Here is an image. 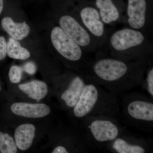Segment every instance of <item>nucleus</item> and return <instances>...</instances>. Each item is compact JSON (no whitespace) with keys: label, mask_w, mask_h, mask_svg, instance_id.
I'll use <instances>...</instances> for the list:
<instances>
[{"label":"nucleus","mask_w":153,"mask_h":153,"mask_svg":"<svg viewBox=\"0 0 153 153\" xmlns=\"http://www.w3.org/2000/svg\"><path fill=\"white\" fill-rule=\"evenodd\" d=\"M93 60H88L84 75L94 82L117 94L128 92L143 82L146 70L151 60L126 61L97 52Z\"/></svg>","instance_id":"f257e3e1"},{"label":"nucleus","mask_w":153,"mask_h":153,"mask_svg":"<svg viewBox=\"0 0 153 153\" xmlns=\"http://www.w3.org/2000/svg\"><path fill=\"white\" fill-rule=\"evenodd\" d=\"M105 46L111 57L124 61L152 60V38L127 27L110 32Z\"/></svg>","instance_id":"f03ea898"},{"label":"nucleus","mask_w":153,"mask_h":153,"mask_svg":"<svg viewBox=\"0 0 153 153\" xmlns=\"http://www.w3.org/2000/svg\"><path fill=\"white\" fill-rule=\"evenodd\" d=\"M73 113L82 119L100 116L118 119L121 115L117 95L87 79Z\"/></svg>","instance_id":"7ed1b4c3"},{"label":"nucleus","mask_w":153,"mask_h":153,"mask_svg":"<svg viewBox=\"0 0 153 153\" xmlns=\"http://www.w3.org/2000/svg\"><path fill=\"white\" fill-rule=\"evenodd\" d=\"M123 118L131 125L145 131L153 127V102L146 96L132 93L123 96Z\"/></svg>","instance_id":"20e7f679"},{"label":"nucleus","mask_w":153,"mask_h":153,"mask_svg":"<svg viewBox=\"0 0 153 153\" xmlns=\"http://www.w3.org/2000/svg\"><path fill=\"white\" fill-rule=\"evenodd\" d=\"M86 140L96 145H105L111 142L124 132L118 119L110 117H88L84 118Z\"/></svg>","instance_id":"39448f33"},{"label":"nucleus","mask_w":153,"mask_h":153,"mask_svg":"<svg viewBox=\"0 0 153 153\" xmlns=\"http://www.w3.org/2000/svg\"><path fill=\"white\" fill-rule=\"evenodd\" d=\"M124 24L152 37L153 12L146 0H128Z\"/></svg>","instance_id":"423d86ee"},{"label":"nucleus","mask_w":153,"mask_h":153,"mask_svg":"<svg viewBox=\"0 0 153 153\" xmlns=\"http://www.w3.org/2000/svg\"><path fill=\"white\" fill-rule=\"evenodd\" d=\"M51 39L53 47L61 57L69 62L81 63L84 69L89 60L88 53L59 26L52 29Z\"/></svg>","instance_id":"0eeeda50"},{"label":"nucleus","mask_w":153,"mask_h":153,"mask_svg":"<svg viewBox=\"0 0 153 153\" xmlns=\"http://www.w3.org/2000/svg\"><path fill=\"white\" fill-rule=\"evenodd\" d=\"M59 27L88 54L100 51V47L83 27L76 16L62 14L59 19Z\"/></svg>","instance_id":"6e6552de"},{"label":"nucleus","mask_w":153,"mask_h":153,"mask_svg":"<svg viewBox=\"0 0 153 153\" xmlns=\"http://www.w3.org/2000/svg\"><path fill=\"white\" fill-rule=\"evenodd\" d=\"M106 147L110 151L117 153H146L151 151V146L147 141L124 132Z\"/></svg>","instance_id":"1a4fd4ad"},{"label":"nucleus","mask_w":153,"mask_h":153,"mask_svg":"<svg viewBox=\"0 0 153 153\" xmlns=\"http://www.w3.org/2000/svg\"><path fill=\"white\" fill-rule=\"evenodd\" d=\"M95 6L106 26H112L119 23L124 24L126 9L118 7L113 0H96Z\"/></svg>","instance_id":"9d476101"},{"label":"nucleus","mask_w":153,"mask_h":153,"mask_svg":"<svg viewBox=\"0 0 153 153\" xmlns=\"http://www.w3.org/2000/svg\"><path fill=\"white\" fill-rule=\"evenodd\" d=\"M14 114L23 117L38 118L47 116L51 112V109L44 103L15 102L11 106Z\"/></svg>","instance_id":"9b49d317"},{"label":"nucleus","mask_w":153,"mask_h":153,"mask_svg":"<svg viewBox=\"0 0 153 153\" xmlns=\"http://www.w3.org/2000/svg\"><path fill=\"white\" fill-rule=\"evenodd\" d=\"M87 79L84 75H75L71 78L67 87L63 91L60 98L66 106L73 108L79 100Z\"/></svg>","instance_id":"f8f14e48"},{"label":"nucleus","mask_w":153,"mask_h":153,"mask_svg":"<svg viewBox=\"0 0 153 153\" xmlns=\"http://www.w3.org/2000/svg\"><path fill=\"white\" fill-rule=\"evenodd\" d=\"M36 134V127L32 124H23L15 130V143L17 148L26 151L31 146Z\"/></svg>","instance_id":"ddd939ff"},{"label":"nucleus","mask_w":153,"mask_h":153,"mask_svg":"<svg viewBox=\"0 0 153 153\" xmlns=\"http://www.w3.org/2000/svg\"><path fill=\"white\" fill-rule=\"evenodd\" d=\"M4 30L16 40H22L26 38L30 32V27L25 22L16 23L10 17H5L1 21Z\"/></svg>","instance_id":"4468645a"},{"label":"nucleus","mask_w":153,"mask_h":153,"mask_svg":"<svg viewBox=\"0 0 153 153\" xmlns=\"http://www.w3.org/2000/svg\"><path fill=\"white\" fill-rule=\"evenodd\" d=\"M19 87L29 97L38 101L44 98L48 93V86L46 82L39 80H33L20 84Z\"/></svg>","instance_id":"2eb2a0df"},{"label":"nucleus","mask_w":153,"mask_h":153,"mask_svg":"<svg viewBox=\"0 0 153 153\" xmlns=\"http://www.w3.org/2000/svg\"><path fill=\"white\" fill-rule=\"evenodd\" d=\"M7 52L9 57L17 60H27L31 55L29 50L22 47L17 40L12 38L7 43Z\"/></svg>","instance_id":"dca6fc26"},{"label":"nucleus","mask_w":153,"mask_h":153,"mask_svg":"<svg viewBox=\"0 0 153 153\" xmlns=\"http://www.w3.org/2000/svg\"><path fill=\"white\" fill-rule=\"evenodd\" d=\"M17 147L12 137L0 132V152L2 153H16Z\"/></svg>","instance_id":"f3484780"},{"label":"nucleus","mask_w":153,"mask_h":153,"mask_svg":"<svg viewBox=\"0 0 153 153\" xmlns=\"http://www.w3.org/2000/svg\"><path fill=\"white\" fill-rule=\"evenodd\" d=\"M143 83L151 98L153 97V62L149 64L145 74Z\"/></svg>","instance_id":"a211bd4d"},{"label":"nucleus","mask_w":153,"mask_h":153,"mask_svg":"<svg viewBox=\"0 0 153 153\" xmlns=\"http://www.w3.org/2000/svg\"><path fill=\"white\" fill-rule=\"evenodd\" d=\"M22 68L20 66H13L10 68L9 72V77L12 83H19L22 79Z\"/></svg>","instance_id":"6ab92c4d"},{"label":"nucleus","mask_w":153,"mask_h":153,"mask_svg":"<svg viewBox=\"0 0 153 153\" xmlns=\"http://www.w3.org/2000/svg\"><path fill=\"white\" fill-rule=\"evenodd\" d=\"M7 43L3 36H0V60L4 59L7 55Z\"/></svg>","instance_id":"aec40b11"},{"label":"nucleus","mask_w":153,"mask_h":153,"mask_svg":"<svg viewBox=\"0 0 153 153\" xmlns=\"http://www.w3.org/2000/svg\"><path fill=\"white\" fill-rule=\"evenodd\" d=\"M24 68L27 73L30 74H35L37 70L36 64L32 62H29L25 63L24 65Z\"/></svg>","instance_id":"412c9836"},{"label":"nucleus","mask_w":153,"mask_h":153,"mask_svg":"<svg viewBox=\"0 0 153 153\" xmlns=\"http://www.w3.org/2000/svg\"><path fill=\"white\" fill-rule=\"evenodd\" d=\"M52 153H68L67 149L62 146H58L54 149L52 152Z\"/></svg>","instance_id":"4be33fe9"},{"label":"nucleus","mask_w":153,"mask_h":153,"mask_svg":"<svg viewBox=\"0 0 153 153\" xmlns=\"http://www.w3.org/2000/svg\"><path fill=\"white\" fill-rule=\"evenodd\" d=\"M3 6H4L3 0H0V14L1 13L2 11Z\"/></svg>","instance_id":"5701e85b"},{"label":"nucleus","mask_w":153,"mask_h":153,"mask_svg":"<svg viewBox=\"0 0 153 153\" xmlns=\"http://www.w3.org/2000/svg\"><path fill=\"white\" fill-rule=\"evenodd\" d=\"M1 84H0V90H1Z\"/></svg>","instance_id":"b1692460"}]
</instances>
